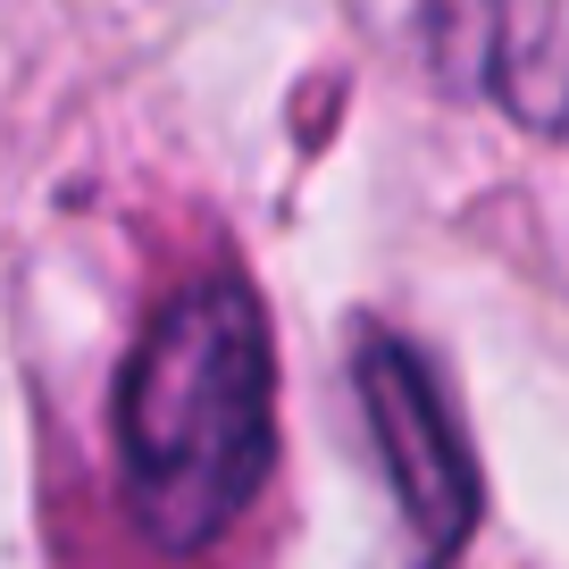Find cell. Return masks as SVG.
I'll return each mask as SVG.
<instances>
[{"label":"cell","mask_w":569,"mask_h":569,"mask_svg":"<svg viewBox=\"0 0 569 569\" xmlns=\"http://www.w3.org/2000/svg\"><path fill=\"white\" fill-rule=\"evenodd\" d=\"M118 486L160 552H201L277 469V343L243 277H201L151 310L109 402Z\"/></svg>","instance_id":"obj_1"},{"label":"cell","mask_w":569,"mask_h":569,"mask_svg":"<svg viewBox=\"0 0 569 569\" xmlns=\"http://www.w3.org/2000/svg\"><path fill=\"white\" fill-rule=\"evenodd\" d=\"M352 386H360V410H369L377 461H386V478H393V502H402V519H410V545H419L427 561H452V552L478 536L486 486H478V452H469L461 419H452V402H445V377L427 369L419 343L360 336Z\"/></svg>","instance_id":"obj_2"},{"label":"cell","mask_w":569,"mask_h":569,"mask_svg":"<svg viewBox=\"0 0 569 569\" xmlns=\"http://www.w3.org/2000/svg\"><path fill=\"white\" fill-rule=\"evenodd\" d=\"M427 68L461 101L569 142V0H427Z\"/></svg>","instance_id":"obj_3"}]
</instances>
